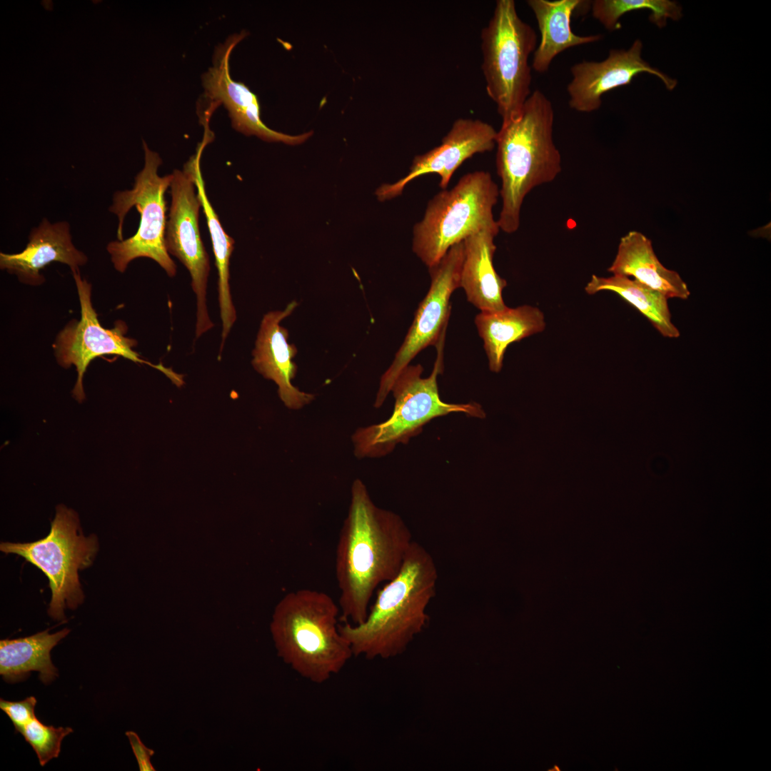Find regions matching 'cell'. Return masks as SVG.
I'll return each mask as SVG.
<instances>
[{
  "label": "cell",
  "instance_id": "1",
  "mask_svg": "<svg viewBox=\"0 0 771 771\" xmlns=\"http://www.w3.org/2000/svg\"><path fill=\"white\" fill-rule=\"evenodd\" d=\"M413 542L403 518L378 507L355 480L336 548L340 620L353 625L366 620L376 589L398 574Z\"/></svg>",
  "mask_w": 771,
  "mask_h": 771
},
{
  "label": "cell",
  "instance_id": "2",
  "mask_svg": "<svg viewBox=\"0 0 771 771\" xmlns=\"http://www.w3.org/2000/svg\"><path fill=\"white\" fill-rule=\"evenodd\" d=\"M438 573L432 555L413 540L398 574L377 592L361 624H339L353 657L388 659L401 655L427 625Z\"/></svg>",
  "mask_w": 771,
  "mask_h": 771
},
{
  "label": "cell",
  "instance_id": "3",
  "mask_svg": "<svg viewBox=\"0 0 771 771\" xmlns=\"http://www.w3.org/2000/svg\"><path fill=\"white\" fill-rule=\"evenodd\" d=\"M551 101L535 90L519 116L502 122L497 131L496 171L500 178V230L516 232L525 196L535 188L554 181L562 171L561 155L553 136Z\"/></svg>",
  "mask_w": 771,
  "mask_h": 771
},
{
  "label": "cell",
  "instance_id": "4",
  "mask_svg": "<svg viewBox=\"0 0 771 771\" xmlns=\"http://www.w3.org/2000/svg\"><path fill=\"white\" fill-rule=\"evenodd\" d=\"M340 608L328 593L309 588L286 594L270 625L277 655L299 676L322 684L353 657L339 630Z\"/></svg>",
  "mask_w": 771,
  "mask_h": 771
},
{
  "label": "cell",
  "instance_id": "5",
  "mask_svg": "<svg viewBox=\"0 0 771 771\" xmlns=\"http://www.w3.org/2000/svg\"><path fill=\"white\" fill-rule=\"evenodd\" d=\"M144 166L137 173L133 188L113 195L109 211L119 220L117 240L109 242L106 250L114 267L124 273L137 258L155 261L170 277L176 266L166 247V201L165 193L173 175L160 176L162 160L143 140Z\"/></svg>",
  "mask_w": 771,
  "mask_h": 771
},
{
  "label": "cell",
  "instance_id": "6",
  "mask_svg": "<svg viewBox=\"0 0 771 771\" xmlns=\"http://www.w3.org/2000/svg\"><path fill=\"white\" fill-rule=\"evenodd\" d=\"M445 333L435 346L437 358L430 375L422 378L420 364L407 366L395 379L390 392L395 398L391 415L385 421L358 428L352 435L353 452L358 458H376L390 454L397 445L407 444L418 435L434 418L461 413L484 418L485 413L475 402L449 403L439 395L438 375L443 371Z\"/></svg>",
  "mask_w": 771,
  "mask_h": 771
},
{
  "label": "cell",
  "instance_id": "7",
  "mask_svg": "<svg viewBox=\"0 0 771 771\" xmlns=\"http://www.w3.org/2000/svg\"><path fill=\"white\" fill-rule=\"evenodd\" d=\"M499 196L500 188L488 172L465 174L451 189H443L428 201L423 218L413 227V251L430 268L470 235L500 230L493 212Z\"/></svg>",
  "mask_w": 771,
  "mask_h": 771
},
{
  "label": "cell",
  "instance_id": "8",
  "mask_svg": "<svg viewBox=\"0 0 771 771\" xmlns=\"http://www.w3.org/2000/svg\"><path fill=\"white\" fill-rule=\"evenodd\" d=\"M480 38L487 94L502 122L514 119L531 94L529 57L536 49V33L520 18L513 0H498Z\"/></svg>",
  "mask_w": 771,
  "mask_h": 771
},
{
  "label": "cell",
  "instance_id": "9",
  "mask_svg": "<svg viewBox=\"0 0 771 771\" xmlns=\"http://www.w3.org/2000/svg\"><path fill=\"white\" fill-rule=\"evenodd\" d=\"M97 537L81 531L78 515L63 505L56 508L49 533L31 543L4 542L0 550L19 555L39 568L48 578L51 600L48 614L54 620L64 619V610L76 608L84 595L79 570L89 568L98 552Z\"/></svg>",
  "mask_w": 771,
  "mask_h": 771
},
{
  "label": "cell",
  "instance_id": "10",
  "mask_svg": "<svg viewBox=\"0 0 771 771\" xmlns=\"http://www.w3.org/2000/svg\"><path fill=\"white\" fill-rule=\"evenodd\" d=\"M464 258L463 241L453 246L434 266L428 268L430 288L420 303L414 320L394 360L380 381L374 406L381 407L400 372L420 351L436 346L446 332L450 314V298L460 287Z\"/></svg>",
  "mask_w": 771,
  "mask_h": 771
},
{
  "label": "cell",
  "instance_id": "11",
  "mask_svg": "<svg viewBox=\"0 0 771 771\" xmlns=\"http://www.w3.org/2000/svg\"><path fill=\"white\" fill-rule=\"evenodd\" d=\"M172 175L171 202L165 243L168 253L176 256L190 273L191 286L196 296V337L198 338L213 326L206 306L209 258L198 226L202 206L196 193L191 170L184 165L183 171L175 169Z\"/></svg>",
  "mask_w": 771,
  "mask_h": 771
},
{
  "label": "cell",
  "instance_id": "12",
  "mask_svg": "<svg viewBox=\"0 0 771 771\" xmlns=\"http://www.w3.org/2000/svg\"><path fill=\"white\" fill-rule=\"evenodd\" d=\"M81 306V318L70 321L59 332L54 343L59 364L64 368L76 366L77 381L72 390L76 400L84 398L83 378L90 362L104 355H117L136 363H148L133 348L136 341L125 335L127 326L118 321L114 328L106 329L99 321L91 303V285L82 278L79 271L72 273Z\"/></svg>",
  "mask_w": 771,
  "mask_h": 771
},
{
  "label": "cell",
  "instance_id": "13",
  "mask_svg": "<svg viewBox=\"0 0 771 771\" xmlns=\"http://www.w3.org/2000/svg\"><path fill=\"white\" fill-rule=\"evenodd\" d=\"M246 35L245 31L234 34L216 48L213 66L202 76L204 97L209 101L203 114L212 115L218 106L223 104L228 111L233 128L246 136L254 135L266 141L289 145L303 143L313 135L312 131L292 136L268 128L261 119L257 96L243 83L231 78L229 71L231 54Z\"/></svg>",
  "mask_w": 771,
  "mask_h": 771
},
{
  "label": "cell",
  "instance_id": "14",
  "mask_svg": "<svg viewBox=\"0 0 771 771\" xmlns=\"http://www.w3.org/2000/svg\"><path fill=\"white\" fill-rule=\"evenodd\" d=\"M496 136L494 127L487 122L458 119L442 138L441 144L414 157L405 176L394 183H385L378 188L377 198L385 201L395 198L408 183L430 173L437 174L440 177L439 186L446 189L454 172L465 160L494 148Z\"/></svg>",
  "mask_w": 771,
  "mask_h": 771
},
{
  "label": "cell",
  "instance_id": "15",
  "mask_svg": "<svg viewBox=\"0 0 771 771\" xmlns=\"http://www.w3.org/2000/svg\"><path fill=\"white\" fill-rule=\"evenodd\" d=\"M642 43L636 39L628 49H611L601 61L583 60L570 68L572 79L567 86L569 106L578 112L597 111L602 96L607 92L630 84L640 74L647 73L659 78L668 90L677 82L642 58Z\"/></svg>",
  "mask_w": 771,
  "mask_h": 771
},
{
  "label": "cell",
  "instance_id": "16",
  "mask_svg": "<svg viewBox=\"0 0 771 771\" xmlns=\"http://www.w3.org/2000/svg\"><path fill=\"white\" fill-rule=\"evenodd\" d=\"M297 305L293 301L283 311H271L263 316L251 362L257 372L276 383L281 400L286 407L293 410L302 408L314 399L313 394L303 392L292 384L297 373V366L292 359L297 353V348L288 343V331L280 325Z\"/></svg>",
  "mask_w": 771,
  "mask_h": 771
},
{
  "label": "cell",
  "instance_id": "17",
  "mask_svg": "<svg viewBox=\"0 0 771 771\" xmlns=\"http://www.w3.org/2000/svg\"><path fill=\"white\" fill-rule=\"evenodd\" d=\"M86 254L73 243L70 225L66 221L51 223L42 219L29 236L26 248L19 253H0V268L15 275L19 281L30 286L42 284L45 278L41 273L53 262L67 265L72 273L86 263Z\"/></svg>",
  "mask_w": 771,
  "mask_h": 771
},
{
  "label": "cell",
  "instance_id": "18",
  "mask_svg": "<svg viewBox=\"0 0 771 771\" xmlns=\"http://www.w3.org/2000/svg\"><path fill=\"white\" fill-rule=\"evenodd\" d=\"M500 230L483 229L464 241V258L460 271V287L468 301L481 312L505 309L503 290L507 286L493 266L496 250L495 237Z\"/></svg>",
  "mask_w": 771,
  "mask_h": 771
},
{
  "label": "cell",
  "instance_id": "19",
  "mask_svg": "<svg viewBox=\"0 0 771 771\" xmlns=\"http://www.w3.org/2000/svg\"><path fill=\"white\" fill-rule=\"evenodd\" d=\"M608 271L633 279L667 298L687 299L690 291L677 272L665 268L655 255L651 241L632 231L621 238L616 256Z\"/></svg>",
  "mask_w": 771,
  "mask_h": 771
},
{
  "label": "cell",
  "instance_id": "20",
  "mask_svg": "<svg viewBox=\"0 0 771 771\" xmlns=\"http://www.w3.org/2000/svg\"><path fill=\"white\" fill-rule=\"evenodd\" d=\"M585 1L581 0H528L540 32V41L533 53L532 69L545 73L560 53L576 46L600 41V34L579 36L570 26L573 12Z\"/></svg>",
  "mask_w": 771,
  "mask_h": 771
},
{
  "label": "cell",
  "instance_id": "21",
  "mask_svg": "<svg viewBox=\"0 0 771 771\" xmlns=\"http://www.w3.org/2000/svg\"><path fill=\"white\" fill-rule=\"evenodd\" d=\"M475 323L483 341L489 368L495 373L501 371L509 345L543 332L546 326L542 311L529 305L480 312L475 316Z\"/></svg>",
  "mask_w": 771,
  "mask_h": 771
},
{
  "label": "cell",
  "instance_id": "22",
  "mask_svg": "<svg viewBox=\"0 0 771 771\" xmlns=\"http://www.w3.org/2000/svg\"><path fill=\"white\" fill-rule=\"evenodd\" d=\"M208 143V141L206 139H203L198 143L196 153L190 158L185 165L191 170L198 189L197 195L203 208L216 258V266L218 275V288L220 316L222 322L221 353L228 334L236 319V313L229 286V261L233 251L234 240L224 231L218 215L206 195L205 183L201 171L200 161L203 151Z\"/></svg>",
  "mask_w": 771,
  "mask_h": 771
},
{
  "label": "cell",
  "instance_id": "23",
  "mask_svg": "<svg viewBox=\"0 0 771 771\" xmlns=\"http://www.w3.org/2000/svg\"><path fill=\"white\" fill-rule=\"evenodd\" d=\"M70 630L64 628L50 634L49 630L33 635L0 641V674L7 682L25 680L31 671L39 672L45 684L57 676V669L51 660V650L64 638Z\"/></svg>",
  "mask_w": 771,
  "mask_h": 771
},
{
  "label": "cell",
  "instance_id": "24",
  "mask_svg": "<svg viewBox=\"0 0 771 771\" xmlns=\"http://www.w3.org/2000/svg\"><path fill=\"white\" fill-rule=\"evenodd\" d=\"M585 292L593 295L600 291H612L638 309L664 337L676 338L680 331L671 320L667 298L635 279L613 275L600 277L593 275L585 287Z\"/></svg>",
  "mask_w": 771,
  "mask_h": 771
},
{
  "label": "cell",
  "instance_id": "25",
  "mask_svg": "<svg viewBox=\"0 0 771 771\" xmlns=\"http://www.w3.org/2000/svg\"><path fill=\"white\" fill-rule=\"evenodd\" d=\"M592 14L606 29H620V19L625 14L638 10H649V19L660 28L667 19L677 21L682 16V7L669 0H595L592 1Z\"/></svg>",
  "mask_w": 771,
  "mask_h": 771
},
{
  "label": "cell",
  "instance_id": "26",
  "mask_svg": "<svg viewBox=\"0 0 771 771\" xmlns=\"http://www.w3.org/2000/svg\"><path fill=\"white\" fill-rule=\"evenodd\" d=\"M73 732L71 727H54L43 724L37 717L29 722L21 734L35 751L39 763L44 766L58 757L63 739Z\"/></svg>",
  "mask_w": 771,
  "mask_h": 771
},
{
  "label": "cell",
  "instance_id": "27",
  "mask_svg": "<svg viewBox=\"0 0 771 771\" xmlns=\"http://www.w3.org/2000/svg\"><path fill=\"white\" fill-rule=\"evenodd\" d=\"M36 699L30 696L19 702L7 701L1 698L0 708L12 722L16 732H21L25 726L36 717L35 707Z\"/></svg>",
  "mask_w": 771,
  "mask_h": 771
},
{
  "label": "cell",
  "instance_id": "28",
  "mask_svg": "<svg viewBox=\"0 0 771 771\" xmlns=\"http://www.w3.org/2000/svg\"><path fill=\"white\" fill-rule=\"evenodd\" d=\"M126 735L130 742L139 770L141 771H154L155 769L151 762V757L154 755V751L146 747L135 732L128 731L126 732Z\"/></svg>",
  "mask_w": 771,
  "mask_h": 771
}]
</instances>
